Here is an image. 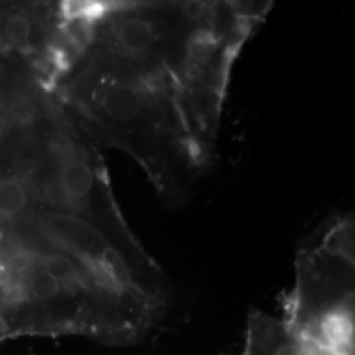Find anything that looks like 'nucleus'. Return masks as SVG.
Masks as SVG:
<instances>
[{
  "mask_svg": "<svg viewBox=\"0 0 355 355\" xmlns=\"http://www.w3.org/2000/svg\"><path fill=\"white\" fill-rule=\"evenodd\" d=\"M270 1L85 3L92 54L78 78L80 112L129 153L167 207H182L215 162L236 61Z\"/></svg>",
  "mask_w": 355,
  "mask_h": 355,
  "instance_id": "1",
  "label": "nucleus"
},
{
  "mask_svg": "<svg viewBox=\"0 0 355 355\" xmlns=\"http://www.w3.org/2000/svg\"><path fill=\"white\" fill-rule=\"evenodd\" d=\"M355 225L338 216L296 255L295 284L283 302V322L329 355H354Z\"/></svg>",
  "mask_w": 355,
  "mask_h": 355,
  "instance_id": "2",
  "label": "nucleus"
},
{
  "mask_svg": "<svg viewBox=\"0 0 355 355\" xmlns=\"http://www.w3.org/2000/svg\"><path fill=\"white\" fill-rule=\"evenodd\" d=\"M242 355H329L297 337L282 318L254 311L246 322Z\"/></svg>",
  "mask_w": 355,
  "mask_h": 355,
  "instance_id": "3",
  "label": "nucleus"
},
{
  "mask_svg": "<svg viewBox=\"0 0 355 355\" xmlns=\"http://www.w3.org/2000/svg\"><path fill=\"white\" fill-rule=\"evenodd\" d=\"M26 187L20 182L15 179L0 182V215H17L26 207Z\"/></svg>",
  "mask_w": 355,
  "mask_h": 355,
  "instance_id": "4",
  "label": "nucleus"
},
{
  "mask_svg": "<svg viewBox=\"0 0 355 355\" xmlns=\"http://www.w3.org/2000/svg\"><path fill=\"white\" fill-rule=\"evenodd\" d=\"M3 32L6 38L17 46L26 45L31 37L32 32V26L31 21L20 15H15L7 19L3 26Z\"/></svg>",
  "mask_w": 355,
  "mask_h": 355,
  "instance_id": "5",
  "label": "nucleus"
},
{
  "mask_svg": "<svg viewBox=\"0 0 355 355\" xmlns=\"http://www.w3.org/2000/svg\"><path fill=\"white\" fill-rule=\"evenodd\" d=\"M6 128H7V119H6L4 114L0 112V136L4 133Z\"/></svg>",
  "mask_w": 355,
  "mask_h": 355,
  "instance_id": "6",
  "label": "nucleus"
},
{
  "mask_svg": "<svg viewBox=\"0 0 355 355\" xmlns=\"http://www.w3.org/2000/svg\"><path fill=\"white\" fill-rule=\"evenodd\" d=\"M6 74H7V71H6V66L0 62V83L4 80Z\"/></svg>",
  "mask_w": 355,
  "mask_h": 355,
  "instance_id": "7",
  "label": "nucleus"
},
{
  "mask_svg": "<svg viewBox=\"0 0 355 355\" xmlns=\"http://www.w3.org/2000/svg\"><path fill=\"white\" fill-rule=\"evenodd\" d=\"M4 107H6V96H4V94L0 91V111H1Z\"/></svg>",
  "mask_w": 355,
  "mask_h": 355,
  "instance_id": "8",
  "label": "nucleus"
}]
</instances>
